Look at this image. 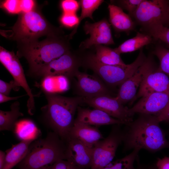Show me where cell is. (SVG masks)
<instances>
[{
	"instance_id": "obj_1",
	"label": "cell",
	"mask_w": 169,
	"mask_h": 169,
	"mask_svg": "<svg viewBox=\"0 0 169 169\" xmlns=\"http://www.w3.org/2000/svg\"><path fill=\"white\" fill-rule=\"evenodd\" d=\"M160 122L156 115L139 114L122 129L123 151L138 149L155 153L169 149V141Z\"/></svg>"
},
{
	"instance_id": "obj_2",
	"label": "cell",
	"mask_w": 169,
	"mask_h": 169,
	"mask_svg": "<svg viewBox=\"0 0 169 169\" xmlns=\"http://www.w3.org/2000/svg\"><path fill=\"white\" fill-rule=\"evenodd\" d=\"M69 35L63 33L47 36L41 41L38 40L17 42V56L23 57L28 61L29 73L33 75L43 67L70 50Z\"/></svg>"
},
{
	"instance_id": "obj_3",
	"label": "cell",
	"mask_w": 169,
	"mask_h": 169,
	"mask_svg": "<svg viewBox=\"0 0 169 169\" xmlns=\"http://www.w3.org/2000/svg\"><path fill=\"white\" fill-rule=\"evenodd\" d=\"M47 105L41 108L47 125L64 141L69 136L79 105L83 103L80 96L67 97L56 94L44 93Z\"/></svg>"
},
{
	"instance_id": "obj_4",
	"label": "cell",
	"mask_w": 169,
	"mask_h": 169,
	"mask_svg": "<svg viewBox=\"0 0 169 169\" xmlns=\"http://www.w3.org/2000/svg\"><path fill=\"white\" fill-rule=\"evenodd\" d=\"M65 141L54 131L43 139L33 141L24 158L17 165L19 169H48L60 160H66Z\"/></svg>"
},
{
	"instance_id": "obj_5",
	"label": "cell",
	"mask_w": 169,
	"mask_h": 169,
	"mask_svg": "<svg viewBox=\"0 0 169 169\" xmlns=\"http://www.w3.org/2000/svg\"><path fill=\"white\" fill-rule=\"evenodd\" d=\"M9 29L1 30V33L9 39L17 42L38 40L40 37L64 33L61 28L55 27L44 17L40 12L34 9L22 13Z\"/></svg>"
},
{
	"instance_id": "obj_6",
	"label": "cell",
	"mask_w": 169,
	"mask_h": 169,
	"mask_svg": "<svg viewBox=\"0 0 169 169\" xmlns=\"http://www.w3.org/2000/svg\"><path fill=\"white\" fill-rule=\"evenodd\" d=\"M81 66L92 70L103 82L112 86L120 85L131 77L144 62L146 57L142 49L132 63L124 65L103 64L91 52L81 54Z\"/></svg>"
},
{
	"instance_id": "obj_7",
	"label": "cell",
	"mask_w": 169,
	"mask_h": 169,
	"mask_svg": "<svg viewBox=\"0 0 169 169\" xmlns=\"http://www.w3.org/2000/svg\"><path fill=\"white\" fill-rule=\"evenodd\" d=\"M120 125H114L108 136L94 146L90 169H102L112 162L118 146L122 143L123 130Z\"/></svg>"
},
{
	"instance_id": "obj_8",
	"label": "cell",
	"mask_w": 169,
	"mask_h": 169,
	"mask_svg": "<svg viewBox=\"0 0 169 169\" xmlns=\"http://www.w3.org/2000/svg\"><path fill=\"white\" fill-rule=\"evenodd\" d=\"M81 66V54L69 51L59 58L45 65L33 75L37 77L47 76H65L68 78L74 76Z\"/></svg>"
},
{
	"instance_id": "obj_9",
	"label": "cell",
	"mask_w": 169,
	"mask_h": 169,
	"mask_svg": "<svg viewBox=\"0 0 169 169\" xmlns=\"http://www.w3.org/2000/svg\"><path fill=\"white\" fill-rule=\"evenodd\" d=\"M18 58L13 52L0 46V62L12 76L15 82L24 89L29 96L27 105L28 111L30 115H33L35 108L34 96L27 83Z\"/></svg>"
},
{
	"instance_id": "obj_10",
	"label": "cell",
	"mask_w": 169,
	"mask_h": 169,
	"mask_svg": "<svg viewBox=\"0 0 169 169\" xmlns=\"http://www.w3.org/2000/svg\"><path fill=\"white\" fill-rule=\"evenodd\" d=\"M169 2L143 0L134 13L136 21L145 27L156 23H166Z\"/></svg>"
},
{
	"instance_id": "obj_11",
	"label": "cell",
	"mask_w": 169,
	"mask_h": 169,
	"mask_svg": "<svg viewBox=\"0 0 169 169\" xmlns=\"http://www.w3.org/2000/svg\"><path fill=\"white\" fill-rule=\"evenodd\" d=\"M83 103L94 108L100 110L126 125L133 120L134 115L115 98L110 95L92 97H83Z\"/></svg>"
},
{
	"instance_id": "obj_12",
	"label": "cell",
	"mask_w": 169,
	"mask_h": 169,
	"mask_svg": "<svg viewBox=\"0 0 169 169\" xmlns=\"http://www.w3.org/2000/svg\"><path fill=\"white\" fill-rule=\"evenodd\" d=\"M152 57H146L143 63L129 78L121 84L115 98L124 105L135 99L138 89L148 74L155 68Z\"/></svg>"
},
{
	"instance_id": "obj_13",
	"label": "cell",
	"mask_w": 169,
	"mask_h": 169,
	"mask_svg": "<svg viewBox=\"0 0 169 169\" xmlns=\"http://www.w3.org/2000/svg\"><path fill=\"white\" fill-rule=\"evenodd\" d=\"M83 28L86 34L90 36L81 43L80 50L84 51L97 45L114 44L110 24L106 18L93 23L86 21Z\"/></svg>"
},
{
	"instance_id": "obj_14",
	"label": "cell",
	"mask_w": 169,
	"mask_h": 169,
	"mask_svg": "<svg viewBox=\"0 0 169 169\" xmlns=\"http://www.w3.org/2000/svg\"><path fill=\"white\" fill-rule=\"evenodd\" d=\"M66 160L83 169H90L92 163L93 148L75 138L69 136L65 141Z\"/></svg>"
},
{
	"instance_id": "obj_15",
	"label": "cell",
	"mask_w": 169,
	"mask_h": 169,
	"mask_svg": "<svg viewBox=\"0 0 169 169\" xmlns=\"http://www.w3.org/2000/svg\"><path fill=\"white\" fill-rule=\"evenodd\" d=\"M74 76L77 80L76 89L79 96L92 97L102 95H110L109 89L97 75H90L78 70Z\"/></svg>"
},
{
	"instance_id": "obj_16",
	"label": "cell",
	"mask_w": 169,
	"mask_h": 169,
	"mask_svg": "<svg viewBox=\"0 0 169 169\" xmlns=\"http://www.w3.org/2000/svg\"><path fill=\"white\" fill-rule=\"evenodd\" d=\"M169 100V90L164 92H155L141 98L132 107L129 112L157 116L164 109Z\"/></svg>"
},
{
	"instance_id": "obj_17",
	"label": "cell",
	"mask_w": 169,
	"mask_h": 169,
	"mask_svg": "<svg viewBox=\"0 0 169 169\" xmlns=\"http://www.w3.org/2000/svg\"><path fill=\"white\" fill-rule=\"evenodd\" d=\"M169 90V78L159 68L156 67L146 76L139 88L135 99L151 93Z\"/></svg>"
},
{
	"instance_id": "obj_18",
	"label": "cell",
	"mask_w": 169,
	"mask_h": 169,
	"mask_svg": "<svg viewBox=\"0 0 169 169\" xmlns=\"http://www.w3.org/2000/svg\"><path fill=\"white\" fill-rule=\"evenodd\" d=\"M77 110V116L74 120L75 122L96 127L104 125H123L120 121L99 109H90L78 106Z\"/></svg>"
},
{
	"instance_id": "obj_19",
	"label": "cell",
	"mask_w": 169,
	"mask_h": 169,
	"mask_svg": "<svg viewBox=\"0 0 169 169\" xmlns=\"http://www.w3.org/2000/svg\"><path fill=\"white\" fill-rule=\"evenodd\" d=\"M69 136L77 139L91 148L104 138L97 127L75 121H74Z\"/></svg>"
},
{
	"instance_id": "obj_20",
	"label": "cell",
	"mask_w": 169,
	"mask_h": 169,
	"mask_svg": "<svg viewBox=\"0 0 169 169\" xmlns=\"http://www.w3.org/2000/svg\"><path fill=\"white\" fill-rule=\"evenodd\" d=\"M108 8L110 22L116 31L127 32L134 28L135 24L131 17L124 13L121 8L110 4Z\"/></svg>"
},
{
	"instance_id": "obj_21",
	"label": "cell",
	"mask_w": 169,
	"mask_h": 169,
	"mask_svg": "<svg viewBox=\"0 0 169 169\" xmlns=\"http://www.w3.org/2000/svg\"><path fill=\"white\" fill-rule=\"evenodd\" d=\"M36 139H30L22 140L7 150L3 169H12L20 163L26 156L31 143Z\"/></svg>"
},
{
	"instance_id": "obj_22",
	"label": "cell",
	"mask_w": 169,
	"mask_h": 169,
	"mask_svg": "<svg viewBox=\"0 0 169 169\" xmlns=\"http://www.w3.org/2000/svg\"><path fill=\"white\" fill-rule=\"evenodd\" d=\"M10 110L4 111L0 110V131H14L18 118L23 116L20 111V104L16 101L12 103Z\"/></svg>"
},
{
	"instance_id": "obj_23",
	"label": "cell",
	"mask_w": 169,
	"mask_h": 169,
	"mask_svg": "<svg viewBox=\"0 0 169 169\" xmlns=\"http://www.w3.org/2000/svg\"><path fill=\"white\" fill-rule=\"evenodd\" d=\"M152 41V38L151 36L138 32L135 37L125 41L114 49L120 54L131 52L142 49L143 47L150 44Z\"/></svg>"
},
{
	"instance_id": "obj_24",
	"label": "cell",
	"mask_w": 169,
	"mask_h": 169,
	"mask_svg": "<svg viewBox=\"0 0 169 169\" xmlns=\"http://www.w3.org/2000/svg\"><path fill=\"white\" fill-rule=\"evenodd\" d=\"M92 48L95 49L94 54L96 58L101 63L109 65L125 64L121 59L120 54L115 52L114 49L102 45H95Z\"/></svg>"
},
{
	"instance_id": "obj_25",
	"label": "cell",
	"mask_w": 169,
	"mask_h": 169,
	"mask_svg": "<svg viewBox=\"0 0 169 169\" xmlns=\"http://www.w3.org/2000/svg\"><path fill=\"white\" fill-rule=\"evenodd\" d=\"M67 78L62 75L45 76L41 81V88L44 93L56 94L64 91L68 88Z\"/></svg>"
},
{
	"instance_id": "obj_26",
	"label": "cell",
	"mask_w": 169,
	"mask_h": 169,
	"mask_svg": "<svg viewBox=\"0 0 169 169\" xmlns=\"http://www.w3.org/2000/svg\"><path fill=\"white\" fill-rule=\"evenodd\" d=\"M37 128L31 120L23 119L17 123L14 132L18 138L22 140L30 139H37Z\"/></svg>"
},
{
	"instance_id": "obj_27",
	"label": "cell",
	"mask_w": 169,
	"mask_h": 169,
	"mask_svg": "<svg viewBox=\"0 0 169 169\" xmlns=\"http://www.w3.org/2000/svg\"><path fill=\"white\" fill-rule=\"evenodd\" d=\"M141 150L134 149L124 157L111 162L102 169H136L134 163Z\"/></svg>"
},
{
	"instance_id": "obj_28",
	"label": "cell",
	"mask_w": 169,
	"mask_h": 169,
	"mask_svg": "<svg viewBox=\"0 0 169 169\" xmlns=\"http://www.w3.org/2000/svg\"><path fill=\"white\" fill-rule=\"evenodd\" d=\"M148 34L169 45V28L161 23H156L146 27Z\"/></svg>"
},
{
	"instance_id": "obj_29",
	"label": "cell",
	"mask_w": 169,
	"mask_h": 169,
	"mask_svg": "<svg viewBox=\"0 0 169 169\" xmlns=\"http://www.w3.org/2000/svg\"><path fill=\"white\" fill-rule=\"evenodd\" d=\"M81 8L80 17L79 18V27L81 21L86 18L93 20L92 14L104 2L102 0H81L79 1Z\"/></svg>"
},
{
	"instance_id": "obj_30",
	"label": "cell",
	"mask_w": 169,
	"mask_h": 169,
	"mask_svg": "<svg viewBox=\"0 0 169 169\" xmlns=\"http://www.w3.org/2000/svg\"><path fill=\"white\" fill-rule=\"evenodd\" d=\"M153 54L159 60V69L169 75V50L162 46H158L153 51Z\"/></svg>"
},
{
	"instance_id": "obj_31",
	"label": "cell",
	"mask_w": 169,
	"mask_h": 169,
	"mask_svg": "<svg viewBox=\"0 0 169 169\" xmlns=\"http://www.w3.org/2000/svg\"><path fill=\"white\" fill-rule=\"evenodd\" d=\"M59 21L64 26L69 28L74 27L72 32L69 35L71 39L76 33L79 22V17L76 13H64L59 18Z\"/></svg>"
},
{
	"instance_id": "obj_32",
	"label": "cell",
	"mask_w": 169,
	"mask_h": 169,
	"mask_svg": "<svg viewBox=\"0 0 169 169\" xmlns=\"http://www.w3.org/2000/svg\"><path fill=\"white\" fill-rule=\"evenodd\" d=\"M143 0H121L115 1L122 9L127 10L129 14L133 15Z\"/></svg>"
},
{
	"instance_id": "obj_33",
	"label": "cell",
	"mask_w": 169,
	"mask_h": 169,
	"mask_svg": "<svg viewBox=\"0 0 169 169\" xmlns=\"http://www.w3.org/2000/svg\"><path fill=\"white\" fill-rule=\"evenodd\" d=\"M60 5L64 13H76L80 6L79 2L74 0H63Z\"/></svg>"
},
{
	"instance_id": "obj_34",
	"label": "cell",
	"mask_w": 169,
	"mask_h": 169,
	"mask_svg": "<svg viewBox=\"0 0 169 169\" xmlns=\"http://www.w3.org/2000/svg\"><path fill=\"white\" fill-rule=\"evenodd\" d=\"M1 6L10 13L16 14L22 13L20 5V0H5L2 3Z\"/></svg>"
},
{
	"instance_id": "obj_35",
	"label": "cell",
	"mask_w": 169,
	"mask_h": 169,
	"mask_svg": "<svg viewBox=\"0 0 169 169\" xmlns=\"http://www.w3.org/2000/svg\"><path fill=\"white\" fill-rule=\"evenodd\" d=\"M19 88L20 87L14 80H12L9 83L0 80V93L9 96L12 89L17 91Z\"/></svg>"
},
{
	"instance_id": "obj_36",
	"label": "cell",
	"mask_w": 169,
	"mask_h": 169,
	"mask_svg": "<svg viewBox=\"0 0 169 169\" xmlns=\"http://www.w3.org/2000/svg\"><path fill=\"white\" fill-rule=\"evenodd\" d=\"M48 169H83L74 165L65 160H59L51 166Z\"/></svg>"
},
{
	"instance_id": "obj_37",
	"label": "cell",
	"mask_w": 169,
	"mask_h": 169,
	"mask_svg": "<svg viewBox=\"0 0 169 169\" xmlns=\"http://www.w3.org/2000/svg\"><path fill=\"white\" fill-rule=\"evenodd\" d=\"M20 5L22 13H26L35 9V3L32 0H20Z\"/></svg>"
},
{
	"instance_id": "obj_38",
	"label": "cell",
	"mask_w": 169,
	"mask_h": 169,
	"mask_svg": "<svg viewBox=\"0 0 169 169\" xmlns=\"http://www.w3.org/2000/svg\"><path fill=\"white\" fill-rule=\"evenodd\" d=\"M155 165L156 169H169V156L158 158Z\"/></svg>"
},
{
	"instance_id": "obj_39",
	"label": "cell",
	"mask_w": 169,
	"mask_h": 169,
	"mask_svg": "<svg viewBox=\"0 0 169 169\" xmlns=\"http://www.w3.org/2000/svg\"><path fill=\"white\" fill-rule=\"evenodd\" d=\"M159 121L169 122V100L164 109L157 116Z\"/></svg>"
},
{
	"instance_id": "obj_40",
	"label": "cell",
	"mask_w": 169,
	"mask_h": 169,
	"mask_svg": "<svg viewBox=\"0 0 169 169\" xmlns=\"http://www.w3.org/2000/svg\"><path fill=\"white\" fill-rule=\"evenodd\" d=\"M23 96L24 95H23L22 96L16 97H10L9 96L6 95L1 93H0V103H2L10 100H16L18 98Z\"/></svg>"
},
{
	"instance_id": "obj_41",
	"label": "cell",
	"mask_w": 169,
	"mask_h": 169,
	"mask_svg": "<svg viewBox=\"0 0 169 169\" xmlns=\"http://www.w3.org/2000/svg\"><path fill=\"white\" fill-rule=\"evenodd\" d=\"M6 153L3 151H0V169H3L5 163Z\"/></svg>"
},
{
	"instance_id": "obj_42",
	"label": "cell",
	"mask_w": 169,
	"mask_h": 169,
	"mask_svg": "<svg viewBox=\"0 0 169 169\" xmlns=\"http://www.w3.org/2000/svg\"><path fill=\"white\" fill-rule=\"evenodd\" d=\"M137 162V164L136 169H148V166L141 164L139 162V161H138Z\"/></svg>"
},
{
	"instance_id": "obj_43",
	"label": "cell",
	"mask_w": 169,
	"mask_h": 169,
	"mask_svg": "<svg viewBox=\"0 0 169 169\" xmlns=\"http://www.w3.org/2000/svg\"><path fill=\"white\" fill-rule=\"evenodd\" d=\"M148 169H156L155 165H151L148 166Z\"/></svg>"
},
{
	"instance_id": "obj_44",
	"label": "cell",
	"mask_w": 169,
	"mask_h": 169,
	"mask_svg": "<svg viewBox=\"0 0 169 169\" xmlns=\"http://www.w3.org/2000/svg\"><path fill=\"white\" fill-rule=\"evenodd\" d=\"M169 16V3L168 4V8H167V16Z\"/></svg>"
},
{
	"instance_id": "obj_45",
	"label": "cell",
	"mask_w": 169,
	"mask_h": 169,
	"mask_svg": "<svg viewBox=\"0 0 169 169\" xmlns=\"http://www.w3.org/2000/svg\"><path fill=\"white\" fill-rule=\"evenodd\" d=\"M169 22V16H167L166 23Z\"/></svg>"
}]
</instances>
